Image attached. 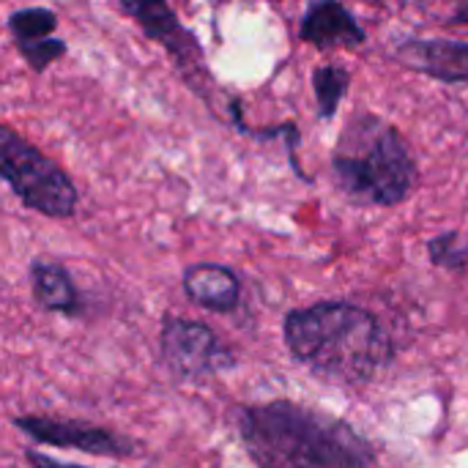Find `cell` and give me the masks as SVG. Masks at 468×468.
Segmentation results:
<instances>
[{"mask_svg":"<svg viewBox=\"0 0 468 468\" xmlns=\"http://www.w3.org/2000/svg\"><path fill=\"white\" fill-rule=\"evenodd\" d=\"M27 463L30 468H85V466H77V463H60V461H55V458H47L44 452H36V450H27Z\"/></svg>","mask_w":468,"mask_h":468,"instance_id":"cell-16","label":"cell"},{"mask_svg":"<svg viewBox=\"0 0 468 468\" xmlns=\"http://www.w3.org/2000/svg\"><path fill=\"white\" fill-rule=\"evenodd\" d=\"M30 291H33V299L41 310L47 313H58V315H66V318H77L82 315L85 304H82V296L69 274L66 266L55 263V261H47V258H36L30 263Z\"/></svg>","mask_w":468,"mask_h":468,"instance_id":"cell-11","label":"cell"},{"mask_svg":"<svg viewBox=\"0 0 468 468\" xmlns=\"http://www.w3.org/2000/svg\"><path fill=\"white\" fill-rule=\"evenodd\" d=\"M181 282L189 302L208 313H233L241 302V280L222 263H192Z\"/></svg>","mask_w":468,"mask_h":468,"instance_id":"cell-10","label":"cell"},{"mask_svg":"<svg viewBox=\"0 0 468 468\" xmlns=\"http://www.w3.org/2000/svg\"><path fill=\"white\" fill-rule=\"evenodd\" d=\"M351 88V71L340 63H324L313 71V90L318 104V118L332 121L337 115L340 101Z\"/></svg>","mask_w":468,"mask_h":468,"instance_id":"cell-12","label":"cell"},{"mask_svg":"<svg viewBox=\"0 0 468 468\" xmlns=\"http://www.w3.org/2000/svg\"><path fill=\"white\" fill-rule=\"evenodd\" d=\"M299 38L318 49H356L367 41V33L343 0H310L299 22Z\"/></svg>","mask_w":468,"mask_h":468,"instance_id":"cell-9","label":"cell"},{"mask_svg":"<svg viewBox=\"0 0 468 468\" xmlns=\"http://www.w3.org/2000/svg\"><path fill=\"white\" fill-rule=\"evenodd\" d=\"M450 25H468V0H455V11L450 14Z\"/></svg>","mask_w":468,"mask_h":468,"instance_id":"cell-17","label":"cell"},{"mask_svg":"<svg viewBox=\"0 0 468 468\" xmlns=\"http://www.w3.org/2000/svg\"><path fill=\"white\" fill-rule=\"evenodd\" d=\"M14 425L19 428V433L30 436L36 444L44 447H69V450H80L88 455H101V458H129L134 455V441L90 425V422H77V420H55V417H16Z\"/></svg>","mask_w":468,"mask_h":468,"instance_id":"cell-7","label":"cell"},{"mask_svg":"<svg viewBox=\"0 0 468 468\" xmlns=\"http://www.w3.org/2000/svg\"><path fill=\"white\" fill-rule=\"evenodd\" d=\"M239 436L261 468H373L376 452L348 422L274 400L239 414Z\"/></svg>","mask_w":468,"mask_h":468,"instance_id":"cell-1","label":"cell"},{"mask_svg":"<svg viewBox=\"0 0 468 468\" xmlns=\"http://www.w3.org/2000/svg\"><path fill=\"white\" fill-rule=\"evenodd\" d=\"M428 258L433 261V266L447 269V271H466L468 269V244L463 241L461 233L447 230L439 233L428 241Z\"/></svg>","mask_w":468,"mask_h":468,"instance_id":"cell-14","label":"cell"},{"mask_svg":"<svg viewBox=\"0 0 468 468\" xmlns=\"http://www.w3.org/2000/svg\"><path fill=\"white\" fill-rule=\"evenodd\" d=\"M55 27H58V14L52 8H44V5L16 8L8 16V33H11L14 44L47 38V36L55 33Z\"/></svg>","mask_w":468,"mask_h":468,"instance_id":"cell-13","label":"cell"},{"mask_svg":"<svg viewBox=\"0 0 468 468\" xmlns=\"http://www.w3.org/2000/svg\"><path fill=\"white\" fill-rule=\"evenodd\" d=\"M282 335L296 362L343 384L373 378L392 356L378 318L348 302H318L293 310L282 324Z\"/></svg>","mask_w":468,"mask_h":468,"instance_id":"cell-2","label":"cell"},{"mask_svg":"<svg viewBox=\"0 0 468 468\" xmlns=\"http://www.w3.org/2000/svg\"><path fill=\"white\" fill-rule=\"evenodd\" d=\"M395 58L420 74L447 85H468V41L452 38H400Z\"/></svg>","mask_w":468,"mask_h":468,"instance_id":"cell-8","label":"cell"},{"mask_svg":"<svg viewBox=\"0 0 468 468\" xmlns=\"http://www.w3.org/2000/svg\"><path fill=\"white\" fill-rule=\"evenodd\" d=\"M19 55L25 58V63L41 74L44 69H49L58 58H63L69 52V44L55 38V36H47V38H38V41H25V44H16Z\"/></svg>","mask_w":468,"mask_h":468,"instance_id":"cell-15","label":"cell"},{"mask_svg":"<svg viewBox=\"0 0 468 468\" xmlns=\"http://www.w3.org/2000/svg\"><path fill=\"white\" fill-rule=\"evenodd\" d=\"M118 3H121V11L132 16L143 27V33L170 55L181 80L195 93L208 99L206 88L211 85V74L206 69L203 47L197 36L178 19L170 3L167 0H118Z\"/></svg>","mask_w":468,"mask_h":468,"instance_id":"cell-5","label":"cell"},{"mask_svg":"<svg viewBox=\"0 0 468 468\" xmlns=\"http://www.w3.org/2000/svg\"><path fill=\"white\" fill-rule=\"evenodd\" d=\"M0 181L8 184L27 211L49 219H71L77 214L80 192L71 176L5 123H0Z\"/></svg>","mask_w":468,"mask_h":468,"instance_id":"cell-4","label":"cell"},{"mask_svg":"<svg viewBox=\"0 0 468 468\" xmlns=\"http://www.w3.org/2000/svg\"><path fill=\"white\" fill-rule=\"evenodd\" d=\"M159 348L167 370L181 381H197L233 367V354L219 343L217 332L200 321L167 315L162 321Z\"/></svg>","mask_w":468,"mask_h":468,"instance_id":"cell-6","label":"cell"},{"mask_svg":"<svg viewBox=\"0 0 468 468\" xmlns=\"http://www.w3.org/2000/svg\"><path fill=\"white\" fill-rule=\"evenodd\" d=\"M219 3H225V0H219Z\"/></svg>","mask_w":468,"mask_h":468,"instance_id":"cell-18","label":"cell"},{"mask_svg":"<svg viewBox=\"0 0 468 468\" xmlns=\"http://www.w3.org/2000/svg\"><path fill=\"white\" fill-rule=\"evenodd\" d=\"M337 186L365 206H398L417 184V162L406 137L373 112H356L332 154Z\"/></svg>","mask_w":468,"mask_h":468,"instance_id":"cell-3","label":"cell"}]
</instances>
